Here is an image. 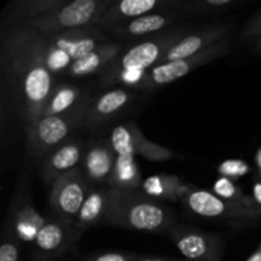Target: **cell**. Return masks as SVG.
I'll return each instance as SVG.
<instances>
[{"mask_svg":"<svg viewBox=\"0 0 261 261\" xmlns=\"http://www.w3.org/2000/svg\"><path fill=\"white\" fill-rule=\"evenodd\" d=\"M3 54L23 101L28 127H31L42 117L56 88L55 75L46 64V36L20 22L5 35Z\"/></svg>","mask_w":261,"mask_h":261,"instance_id":"1","label":"cell"},{"mask_svg":"<svg viewBox=\"0 0 261 261\" xmlns=\"http://www.w3.org/2000/svg\"><path fill=\"white\" fill-rule=\"evenodd\" d=\"M173 219L172 211L162 201L135 190L110 188L103 224L134 231L167 232L173 226Z\"/></svg>","mask_w":261,"mask_h":261,"instance_id":"2","label":"cell"},{"mask_svg":"<svg viewBox=\"0 0 261 261\" xmlns=\"http://www.w3.org/2000/svg\"><path fill=\"white\" fill-rule=\"evenodd\" d=\"M188 33L186 28H175L134 43L102 71L99 86L109 87L116 83V78L122 71H148L160 65L166 53Z\"/></svg>","mask_w":261,"mask_h":261,"instance_id":"3","label":"cell"},{"mask_svg":"<svg viewBox=\"0 0 261 261\" xmlns=\"http://www.w3.org/2000/svg\"><path fill=\"white\" fill-rule=\"evenodd\" d=\"M103 41L105 35L98 25L46 36V64L54 75L66 74L75 61L96 50Z\"/></svg>","mask_w":261,"mask_h":261,"instance_id":"4","label":"cell"},{"mask_svg":"<svg viewBox=\"0 0 261 261\" xmlns=\"http://www.w3.org/2000/svg\"><path fill=\"white\" fill-rule=\"evenodd\" d=\"M93 99L86 98L68 114L43 116L33 126L28 127L27 153L31 157L47 155L54 148L69 139L73 130L86 125V115Z\"/></svg>","mask_w":261,"mask_h":261,"instance_id":"5","label":"cell"},{"mask_svg":"<svg viewBox=\"0 0 261 261\" xmlns=\"http://www.w3.org/2000/svg\"><path fill=\"white\" fill-rule=\"evenodd\" d=\"M181 203L195 216L206 219L227 222L232 226H254L261 219V208L246 206L224 200L213 191L200 190L191 186Z\"/></svg>","mask_w":261,"mask_h":261,"instance_id":"6","label":"cell"},{"mask_svg":"<svg viewBox=\"0 0 261 261\" xmlns=\"http://www.w3.org/2000/svg\"><path fill=\"white\" fill-rule=\"evenodd\" d=\"M111 2L112 0H75L68 3L53 14L22 23L46 36L98 25Z\"/></svg>","mask_w":261,"mask_h":261,"instance_id":"7","label":"cell"},{"mask_svg":"<svg viewBox=\"0 0 261 261\" xmlns=\"http://www.w3.org/2000/svg\"><path fill=\"white\" fill-rule=\"evenodd\" d=\"M229 50H231V37L228 36L224 40L217 42L212 47L206 48V50L201 51V53L196 54L191 58L155 65L154 68L148 70L145 79L140 84L139 88L145 89V91H152V89L158 88V87L172 83V82L185 76L186 74H189L194 69L227 55Z\"/></svg>","mask_w":261,"mask_h":261,"instance_id":"8","label":"cell"},{"mask_svg":"<svg viewBox=\"0 0 261 261\" xmlns=\"http://www.w3.org/2000/svg\"><path fill=\"white\" fill-rule=\"evenodd\" d=\"M89 191L91 184L87 181L81 167L54 181L51 186L50 205L56 217L74 226Z\"/></svg>","mask_w":261,"mask_h":261,"instance_id":"9","label":"cell"},{"mask_svg":"<svg viewBox=\"0 0 261 261\" xmlns=\"http://www.w3.org/2000/svg\"><path fill=\"white\" fill-rule=\"evenodd\" d=\"M178 251L193 261H218L223 251V242L216 233H208L184 224H173L167 231Z\"/></svg>","mask_w":261,"mask_h":261,"instance_id":"10","label":"cell"},{"mask_svg":"<svg viewBox=\"0 0 261 261\" xmlns=\"http://www.w3.org/2000/svg\"><path fill=\"white\" fill-rule=\"evenodd\" d=\"M110 143L116 155L135 157L139 154L145 160L154 161V162L178 157L172 150L148 140L134 122H126L115 126L111 132Z\"/></svg>","mask_w":261,"mask_h":261,"instance_id":"11","label":"cell"},{"mask_svg":"<svg viewBox=\"0 0 261 261\" xmlns=\"http://www.w3.org/2000/svg\"><path fill=\"white\" fill-rule=\"evenodd\" d=\"M232 28L233 23H219V24L205 25L200 30L189 32L166 53L161 64L191 58L228 37V33L231 32Z\"/></svg>","mask_w":261,"mask_h":261,"instance_id":"12","label":"cell"},{"mask_svg":"<svg viewBox=\"0 0 261 261\" xmlns=\"http://www.w3.org/2000/svg\"><path fill=\"white\" fill-rule=\"evenodd\" d=\"M181 0H120L111 2L109 9L102 17L99 25L103 28L112 27L120 23L137 19L152 13L173 12V8L180 10Z\"/></svg>","mask_w":261,"mask_h":261,"instance_id":"13","label":"cell"},{"mask_svg":"<svg viewBox=\"0 0 261 261\" xmlns=\"http://www.w3.org/2000/svg\"><path fill=\"white\" fill-rule=\"evenodd\" d=\"M116 163V153L107 140L91 142L86 147L82 171L92 185H109Z\"/></svg>","mask_w":261,"mask_h":261,"instance_id":"14","label":"cell"},{"mask_svg":"<svg viewBox=\"0 0 261 261\" xmlns=\"http://www.w3.org/2000/svg\"><path fill=\"white\" fill-rule=\"evenodd\" d=\"M86 147L81 140L68 139L54 148L47 155L42 165V177L46 182L58 180L65 173L71 172L76 168L82 167Z\"/></svg>","mask_w":261,"mask_h":261,"instance_id":"15","label":"cell"},{"mask_svg":"<svg viewBox=\"0 0 261 261\" xmlns=\"http://www.w3.org/2000/svg\"><path fill=\"white\" fill-rule=\"evenodd\" d=\"M81 232L73 224L60 218L46 219L35 242L37 249L47 256H59L70 249L79 239Z\"/></svg>","mask_w":261,"mask_h":261,"instance_id":"16","label":"cell"},{"mask_svg":"<svg viewBox=\"0 0 261 261\" xmlns=\"http://www.w3.org/2000/svg\"><path fill=\"white\" fill-rule=\"evenodd\" d=\"M178 18H180V14L175 12L152 13V14L137 18V19L129 20V22L112 25L107 28V31H110L115 37L120 40H134V38L145 37L152 33L160 32L171 23L176 22Z\"/></svg>","mask_w":261,"mask_h":261,"instance_id":"17","label":"cell"},{"mask_svg":"<svg viewBox=\"0 0 261 261\" xmlns=\"http://www.w3.org/2000/svg\"><path fill=\"white\" fill-rule=\"evenodd\" d=\"M132 93L124 88H115L101 94L98 98L92 101L86 115V125L94 127L105 124L107 120L119 114L132 101Z\"/></svg>","mask_w":261,"mask_h":261,"instance_id":"18","label":"cell"},{"mask_svg":"<svg viewBox=\"0 0 261 261\" xmlns=\"http://www.w3.org/2000/svg\"><path fill=\"white\" fill-rule=\"evenodd\" d=\"M121 43L119 42L102 43L96 50L75 61L66 71V75L81 78V76H88L98 71H103L115 59L121 55Z\"/></svg>","mask_w":261,"mask_h":261,"instance_id":"19","label":"cell"},{"mask_svg":"<svg viewBox=\"0 0 261 261\" xmlns=\"http://www.w3.org/2000/svg\"><path fill=\"white\" fill-rule=\"evenodd\" d=\"M140 188L145 195L155 200L181 201L191 186L184 184L177 176L160 173L145 178Z\"/></svg>","mask_w":261,"mask_h":261,"instance_id":"20","label":"cell"},{"mask_svg":"<svg viewBox=\"0 0 261 261\" xmlns=\"http://www.w3.org/2000/svg\"><path fill=\"white\" fill-rule=\"evenodd\" d=\"M110 189H91L83 206L74 222V228L78 232L103 223L109 206Z\"/></svg>","mask_w":261,"mask_h":261,"instance_id":"21","label":"cell"},{"mask_svg":"<svg viewBox=\"0 0 261 261\" xmlns=\"http://www.w3.org/2000/svg\"><path fill=\"white\" fill-rule=\"evenodd\" d=\"M86 96L78 87L69 86V84H59L54 89L45 110L43 116H54V115H63L73 111Z\"/></svg>","mask_w":261,"mask_h":261,"instance_id":"22","label":"cell"},{"mask_svg":"<svg viewBox=\"0 0 261 261\" xmlns=\"http://www.w3.org/2000/svg\"><path fill=\"white\" fill-rule=\"evenodd\" d=\"M142 184V175H140L134 157L116 155V163H115L114 173H112L109 186L116 190L133 191L140 188Z\"/></svg>","mask_w":261,"mask_h":261,"instance_id":"23","label":"cell"},{"mask_svg":"<svg viewBox=\"0 0 261 261\" xmlns=\"http://www.w3.org/2000/svg\"><path fill=\"white\" fill-rule=\"evenodd\" d=\"M45 222L46 219H43L32 205L25 204L15 214L14 231L17 237L25 242L35 241Z\"/></svg>","mask_w":261,"mask_h":261,"instance_id":"24","label":"cell"},{"mask_svg":"<svg viewBox=\"0 0 261 261\" xmlns=\"http://www.w3.org/2000/svg\"><path fill=\"white\" fill-rule=\"evenodd\" d=\"M66 4L68 2L65 0H24L15 3L13 13L20 18L22 22H25L53 14Z\"/></svg>","mask_w":261,"mask_h":261,"instance_id":"25","label":"cell"},{"mask_svg":"<svg viewBox=\"0 0 261 261\" xmlns=\"http://www.w3.org/2000/svg\"><path fill=\"white\" fill-rule=\"evenodd\" d=\"M239 4L240 0H191L182 2L178 12L189 14H213L231 10Z\"/></svg>","mask_w":261,"mask_h":261,"instance_id":"26","label":"cell"},{"mask_svg":"<svg viewBox=\"0 0 261 261\" xmlns=\"http://www.w3.org/2000/svg\"><path fill=\"white\" fill-rule=\"evenodd\" d=\"M213 193L218 195L219 198L224 199V200L232 201V203H239L246 206H254V208H260L257 204L255 203L254 198L247 194H245L241 190L240 186H237L231 178L227 177H219L218 180L214 182L213 185Z\"/></svg>","mask_w":261,"mask_h":261,"instance_id":"27","label":"cell"},{"mask_svg":"<svg viewBox=\"0 0 261 261\" xmlns=\"http://www.w3.org/2000/svg\"><path fill=\"white\" fill-rule=\"evenodd\" d=\"M218 172L221 177L239 178L246 176L250 172V166L246 161L242 160H227L218 166Z\"/></svg>","mask_w":261,"mask_h":261,"instance_id":"28","label":"cell"},{"mask_svg":"<svg viewBox=\"0 0 261 261\" xmlns=\"http://www.w3.org/2000/svg\"><path fill=\"white\" fill-rule=\"evenodd\" d=\"M19 257V246L17 240L13 236L3 237L0 246V261H18Z\"/></svg>","mask_w":261,"mask_h":261,"instance_id":"29","label":"cell"},{"mask_svg":"<svg viewBox=\"0 0 261 261\" xmlns=\"http://www.w3.org/2000/svg\"><path fill=\"white\" fill-rule=\"evenodd\" d=\"M148 71H142V70H134V71H122L121 74H119V76L116 78V83H124L126 86H135L140 87V84L143 83V81L145 79Z\"/></svg>","mask_w":261,"mask_h":261,"instance_id":"30","label":"cell"},{"mask_svg":"<svg viewBox=\"0 0 261 261\" xmlns=\"http://www.w3.org/2000/svg\"><path fill=\"white\" fill-rule=\"evenodd\" d=\"M137 255L125 254V252H105V254L91 256L84 261H135Z\"/></svg>","mask_w":261,"mask_h":261,"instance_id":"31","label":"cell"},{"mask_svg":"<svg viewBox=\"0 0 261 261\" xmlns=\"http://www.w3.org/2000/svg\"><path fill=\"white\" fill-rule=\"evenodd\" d=\"M255 37L261 38V12L250 20L249 24L245 27V30L241 33V38H244V40H250V38Z\"/></svg>","mask_w":261,"mask_h":261,"instance_id":"32","label":"cell"},{"mask_svg":"<svg viewBox=\"0 0 261 261\" xmlns=\"http://www.w3.org/2000/svg\"><path fill=\"white\" fill-rule=\"evenodd\" d=\"M252 194H254L252 198H254L255 203L257 204V206H260L261 208V181L255 184L254 189H252Z\"/></svg>","mask_w":261,"mask_h":261,"instance_id":"33","label":"cell"},{"mask_svg":"<svg viewBox=\"0 0 261 261\" xmlns=\"http://www.w3.org/2000/svg\"><path fill=\"white\" fill-rule=\"evenodd\" d=\"M246 261H261V250H257L256 252H254Z\"/></svg>","mask_w":261,"mask_h":261,"instance_id":"34","label":"cell"},{"mask_svg":"<svg viewBox=\"0 0 261 261\" xmlns=\"http://www.w3.org/2000/svg\"><path fill=\"white\" fill-rule=\"evenodd\" d=\"M255 161H256V165H257V168H259V173H260V177H261V148L257 150Z\"/></svg>","mask_w":261,"mask_h":261,"instance_id":"35","label":"cell"},{"mask_svg":"<svg viewBox=\"0 0 261 261\" xmlns=\"http://www.w3.org/2000/svg\"><path fill=\"white\" fill-rule=\"evenodd\" d=\"M135 261H182V260H178V259H139V257H138Z\"/></svg>","mask_w":261,"mask_h":261,"instance_id":"36","label":"cell"},{"mask_svg":"<svg viewBox=\"0 0 261 261\" xmlns=\"http://www.w3.org/2000/svg\"><path fill=\"white\" fill-rule=\"evenodd\" d=\"M256 47H257V50H259L260 53H261V38H259V41H257V43H256Z\"/></svg>","mask_w":261,"mask_h":261,"instance_id":"37","label":"cell"},{"mask_svg":"<svg viewBox=\"0 0 261 261\" xmlns=\"http://www.w3.org/2000/svg\"><path fill=\"white\" fill-rule=\"evenodd\" d=\"M257 250H261V244H260V246H259V249H257Z\"/></svg>","mask_w":261,"mask_h":261,"instance_id":"38","label":"cell"}]
</instances>
